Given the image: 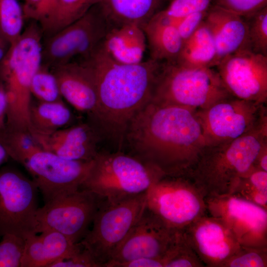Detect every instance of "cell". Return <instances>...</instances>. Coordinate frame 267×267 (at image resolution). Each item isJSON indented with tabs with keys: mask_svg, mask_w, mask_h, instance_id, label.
Returning <instances> with one entry per match:
<instances>
[{
	"mask_svg": "<svg viewBox=\"0 0 267 267\" xmlns=\"http://www.w3.org/2000/svg\"><path fill=\"white\" fill-rule=\"evenodd\" d=\"M196 111L150 101L130 121L124 143L166 176L184 175L207 145Z\"/></svg>",
	"mask_w": 267,
	"mask_h": 267,
	"instance_id": "6da1fadb",
	"label": "cell"
},
{
	"mask_svg": "<svg viewBox=\"0 0 267 267\" xmlns=\"http://www.w3.org/2000/svg\"><path fill=\"white\" fill-rule=\"evenodd\" d=\"M101 43L83 60L90 68L96 88L93 119L115 138L120 149L130 121L151 100L161 62L150 59L136 64L119 63Z\"/></svg>",
	"mask_w": 267,
	"mask_h": 267,
	"instance_id": "7a4b0ae2",
	"label": "cell"
},
{
	"mask_svg": "<svg viewBox=\"0 0 267 267\" xmlns=\"http://www.w3.org/2000/svg\"><path fill=\"white\" fill-rule=\"evenodd\" d=\"M267 143V118L232 140L207 145L184 175L212 198L231 195Z\"/></svg>",
	"mask_w": 267,
	"mask_h": 267,
	"instance_id": "3957f363",
	"label": "cell"
},
{
	"mask_svg": "<svg viewBox=\"0 0 267 267\" xmlns=\"http://www.w3.org/2000/svg\"><path fill=\"white\" fill-rule=\"evenodd\" d=\"M43 32L31 21L0 61V84L7 108L6 128L30 132V85L42 64Z\"/></svg>",
	"mask_w": 267,
	"mask_h": 267,
	"instance_id": "277c9868",
	"label": "cell"
},
{
	"mask_svg": "<svg viewBox=\"0 0 267 267\" xmlns=\"http://www.w3.org/2000/svg\"><path fill=\"white\" fill-rule=\"evenodd\" d=\"M164 176L161 170L133 155L98 152L80 188L115 203L146 193Z\"/></svg>",
	"mask_w": 267,
	"mask_h": 267,
	"instance_id": "5b68a950",
	"label": "cell"
},
{
	"mask_svg": "<svg viewBox=\"0 0 267 267\" xmlns=\"http://www.w3.org/2000/svg\"><path fill=\"white\" fill-rule=\"evenodd\" d=\"M232 96L213 68L187 67L176 62H161L150 101L199 110Z\"/></svg>",
	"mask_w": 267,
	"mask_h": 267,
	"instance_id": "8992f818",
	"label": "cell"
},
{
	"mask_svg": "<svg viewBox=\"0 0 267 267\" xmlns=\"http://www.w3.org/2000/svg\"><path fill=\"white\" fill-rule=\"evenodd\" d=\"M147 192L118 202H103L92 226L79 242L97 267H104L146 207Z\"/></svg>",
	"mask_w": 267,
	"mask_h": 267,
	"instance_id": "52a82bcc",
	"label": "cell"
},
{
	"mask_svg": "<svg viewBox=\"0 0 267 267\" xmlns=\"http://www.w3.org/2000/svg\"><path fill=\"white\" fill-rule=\"evenodd\" d=\"M112 25L98 4L83 16L54 34L43 37L42 64L49 69L89 57Z\"/></svg>",
	"mask_w": 267,
	"mask_h": 267,
	"instance_id": "ba28073f",
	"label": "cell"
},
{
	"mask_svg": "<svg viewBox=\"0 0 267 267\" xmlns=\"http://www.w3.org/2000/svg\"><path fill=\"white\" fill-rule=\"evenodd\" d=\"M104 201L93 192L82 188L56 197L38 209L35 232L55 230L78 243L87 233Z\"/></svg>",
	"mask_w": 267,
	"mask_h": 267,
	"instance_id": "9c48e42d",
	"label": "cell"
},
{
	"mask_svg": "<svg viewBox=\"0 0 267 267\" xmlns=\"http://www.w3.org/2000/svg\"><path fill=\"white\" fill-rule=\"evenodd\" d=\"M62 158L38 146L18 159L42 193L44 203L80 188L93 163Z\"/></svg>",
	"mask_w": 267,
	"mask_h": 267,
	"instance_id": "30bf717a",
	"label": "cell"
},
{
	"mask_svg": "<svg viewBox=\"0 0 267 267\" xmlns=\"http://www.w3.org/2000/svg\"><path fill=\"white\" fill-rule=\"evenodd\" d=\"M196 114L207 145L235 139L267 118L266 104L233 96L197 110Z\"/></svg>",
	"mask_w": 267,
	"mask_h": 267,
	"instance_id": "8fae6325",
	"label": "cell"
},
{
	"mask_svg": "<svg viewBox=\"0 0 267 267\" xmlns=\"http://www.w3.org/2000/svg\"><path fill=\"white\" fill-rule=\"evenodd\" d=\"M38 190L32 180L16 169L0 168V236L14 233L24 238L35 233Z\"/></svg>",
	"mask_w": 267,
	"mask_h": 267,
	"instance_id": "7c38bea8",
	"label": "cell"
},
{
	"mask_svg": "<svg viewBox=\"0 0 267 267\" xmlns=\"http://www.w3.org/2000/svg\"><path fill=\"white\" fill-rule=\"evenodd\" d=\"M216 67L232 96L267 103V56L242 49L226 56Z\"/></svg>",
	"mask_w": 267,
	"mask_h": 267,
	"instance_id": "4fadbf2b",
	"label": "cell"
},
{
	"mask_svg": "<svg viewBox=\"0 0 267 267\" xmlns=\"http://www.w3.org/2000/svg\"><path fill=\"white\" fill-rule=\"evenodd\" d=\"M164 176L147 191L146 206L169 228L178 232L198 218L201 205L194 191L180 178Z\"/></svg>",
	"mask_w": 267,
	"mask_h": 267,
	"instance_id": "5bb4252c",
	"label": "cell"
},
{
	"mask_svg": "<svg viewBox=\"0 0 267 267\" xmlns=\"http://www.w3.org/2000/svg\"><path fill=\"white\" fill-rule=\"evenodd\" d=\"M177 233L146 206L139 220L104 267L139 258L162 260L175 242Z\"/></svg>",
	"mask_w": 267,
	"mask_h": 267,
	"instance_id": "9a60e30c",
	"label": "cell"
},
{
	"mask_svg": "<svg viewBox=\"0 0 267 267\" xmlns=\"http://www.w3.org/2000/svg\"><path fill=\"white\" fill-rule=\"evenodd\" d=\"M222 207L216 215L229 229L239 243H260L266 233L267 214L262 206L230 195L219 197Z\"/></svg>",
	"mask_w": 267,
	"mask_h": 267,
	"instance_id": "2e32d148",
	"label": "cell"
},
{
	"mask_svg": "<svg viewBox=\"0 0 267 267\" xmlns=\"http://www.w3.org/2000/svg\"><path fill=\"white\" fill-rule=\"evenodd\" d=\"M55 75L62 97L77 110L94 118L97 95L92 71L84 60H75L50 69Z\"/></svg>",
	"mask_w": 267,
	"mask_h": 267,
	"instance_id": "e0dca14e",
	"label": "cell"
},
{
	"mask_svg": "<svg viewBox=\"0 0 267 267\" xmlns=\"http://www.w3.org/2000/svg\"><path fill=\"white\" fill-rule=\"evenodd\" d=\"M31 134L41 148L65 159L89 161L98 153L97 134L87 124L63 128L49 134Z\"/></svg>",
	"mask_w": 267,
	"mask_h": 267,
	"instance_id": "ac0fdd59",
	"label": "cell"
},
{
	"mask_svg": "<svg viewBox=\"0 0 267 267\" xmlns=\"http://www.w3.org/2000/svg\"><path fill=\"white\" fill-rule=\"evenodd\" d=\"M215 40V67L226 56L248 49V27L245 18L220 6L211 5L205 19Z\"/></svg>",
	"mask_w": 267,
	"mask_h": 267,
	"instance_id": "d6986e66",
	"label": "cell"
},
{
	"mask_svg": "<svg viewBox=\"0 0 267 267\" xmlns=\"http://www.w3.org/2000/svg\"><path fill=\"white\" fill-rule=\"evenodd\" d=\"M190 237L194 248L207 262L213 264L226 261L237 250L239 242L220 221L203 220L194 224Z\"/></svg>",
	"mask_w": 267,
	"mask_h": 267,
	"instance_id": "ffe728a7",
	"label": "cell"
},
{
	"mask_svg": "<svg viewBox=\"0 0 267 267\" xmlns=\"http://www.w3.org/2000/svg\"><path fill=\"white\" fill-rule=\"evenodd\" d=\"M101 44L106 53L115 61L136 64L142 61L146 39L140 26L128 24L111 27Z\"/></svg>",
	"mask_w": 267,
	"mask_h": 267,
	"instance_id": "44dd1931",
	"label": "cell"
},
{
	"mask_svg": "<svg viewBox=\"0 0 267 267\" xmlns=\"http://www.w3.org/2000/svg\"><path fill=\"white\" fill-rule=\"evenodd\" d=\"M150 59L158 62H176L183 41L177 27L162 13H156L142 27Z\"/></svg>",
	"mask_w": 267,
	"mask_h": 267,
	"instance_id": "7402d4cb",
	"label": "cell"
},
{
	"mask_svg": "<svg viewBox=\"0 0 267 267\" xmlns=\"http://www.w3.org/2000/svg\"><path fill=\"white\" fill-rule=\"evenodd\" d=\"M161 0H102L98 4L112 25L136 24L142 28L158 11Z\"/></svg>",
	"mask_w": 267,
	"mask_h": 267,
	"instance_id": "603a6c76",
	"label": "cell"
},
{
	"mask_svg": "<svg viewBox=\"0 0 267 267\" xmlns=\"http://www.w3.org/2000/svg\"><path fill=\"white\" fill-rule=\"evenodd\" d=\"M217 49L212 31L204 21L183 44L176 62L191 68H213Z\"/></svg>",
	"mask_w": 267,
	"mask_h": 267,
	"instance_id": "cb8c5ba5",
	"label": "cell"
},
{
	"mask_svg": "<svg viewBox=\"0 0 267 267\" xmlns=\"http://www.w3.org/2000/svg\"><path fill=\"white\" fill-rule=\"evenodd\" d=\"M72 118L69 108L62 100L40 101L31 104L29 121L30 133L46 135L63 128Z\"/></svg>",
	"mask_w": 267,
	"mask_h": 267,
	"instance_id": "d4e9b609",
	"label": "cell"
},
{
	"mask_svg": "<svg viewBox=\"0 0 267 267\" xmlns=\"http://www.w3.org/2000/svg\"><path fill=\"white\" fill-rule=\"evenodd\" d=\"M102 0H57L51 18L43 28V37L50 36L83 16Z\"/></svg>",
	"mask_w": 267,
	"mask_h": 267,
	"instance_id": "484cf974",
	"label": "cell"
},
{
	"mask_svg": "<svg viewBox=\"0 0 267 267\" xmlns=\"http://www.w3.org/2000/svg\"><path fill=\"white\" fill-rule=\"evenodd\" d=\"M40 233L39 236L43 243L49 263L47 267L56 261L73 256L82 249L79 243H73L67 236L58 231L47 230Z\"/></svg>",
	"mask_w": 267,
	"mask_h": 267,
	"instance_id": "4316f807",
	"label": "cell"
},
{
	"mask_svg": "<svg viewBox=\"0 0 267 267\" xmlns=\"http://www.w3.org/2000/svg\"><path fill=\"white\" fill-rule=\"evenodd\" d=\"M24 20L18 0H0V32L10 44L21 36Z\"/></svg>",
	"mask_w": 267,
	"mask_h": 267,
	"instance_id": "83f0119b",
	"label": "cell"
},
{
	"mask_svg": "<svg viewBox=\"0 0 267 267\" xmlns=\"http://www.w3.org/2000/svg\"><path fill=\"white\" fill-rule=\"evenodd\" d=\"M30 91L40 101L61 100V95L56 78L51 70L41 64L31 82Z\"/></svg>",
	"mask_w": 267,
	"mask_h": 267,
	"instance_id": "f1b7e54d",
	"label": "cell"
},
{
	"mask_svg": "<svg viewBox=\"0 0 267 267\" xmlns=\"http://www.w3.org/2000/svg\"><path fill=\"white\" fill-rule=\"evenodd\" d=\"M244 18L248 27V49L267 56V6Z\"/></svg>",
	"mask_w": 267,
	"mask_h": 267,
	"instance_id": "f546056e",
	"label": "cell"
},
{
	"mask_svg": "<svg viewBox=\"0 0 267 267\" xmlns=\"http://www.w3.org/2000/svg\"><path fill=\"white\" fill-rule=\"evenodd\" d=\"M237 190L245 192L243 195L249 197L250 201L265 206L267 202V172L253 169L240 179L233 193Z\"/></svg>",
	"mask_w": 267,
	"mask_h": 267,
	"instance_id": "4dcf8cb0",
	"label": "cell"
},
{
	"mask_svg": "<svg viewBox=\"0 0 267 267\" xmlns=\"http://www.w3.org/2000/svg\"><path fill=\"white\" fill-rule=\"evenodd\" d=\"M0 242V267H21L25 238L14 233H6Z\"/></svg>",
	"mask_w": 267,
	"mask_h": 267,
	"instance_id": "1f68e13d",
	"label": "cell"
},
{
	"mask_svg": "<svg viewBox=\"0 0 267 267\" xmlns=\"http://www.w3.org/2000/svg\"><path fill=\"white\" fill-rule=\"evenodd\" d=\"M24 238L25 244L21 267H47L49 261L39 235L31 233Z\"/></svg>",
	"mask_w": 267,
	"mask_h": 267,
	"instance_id": "d6a6232c",
	"label": "cell"
},
{
	"mask_svg": "<svg viewBox=\"0 0 267 267\" xmlns=\"http://www.w3.org/2000/svg\"><path fill=\"white\" fill-rule=\"evenodd\" d=\"M57 0H24L22 5L25 19L37 22L42 29L52 15Z\"/></svg>",
	"mask_w": 267,
	"mask_h": 267,
	"instance_id": "836d02e7",
	"label": "cell"
},
{
	"mask_svg": "<svg viewBox=\"0 0 267 267\" xmlns=\"http://www.w3.org/2000/svg\"><path fill=\"white\" fill-rule=\"evenodd\" d=\"M213 0H172L168 8L161 11L171 19H181L192 13L207 11Z\"/></svg>",
	"mask_w": 267,
	"mask_h": 267,
	"instance_id": "e575fe53",
	"label": "cell"
},
{
	"mask_svg": "<svg viewBox=\"0 0 267 267\" xmlns=\"http://www.w3.org/2000/svg\"><path fill=\"white\" fill-rule=\"evenodd\" d=\"M212 5L246 18L267 7V0H213Z\"/></svg>",
	"mask_w": 267,
	"mask_h": 267,
	"instance_id": "d590c367",
	"label": "cell"
},
{
	"mask_svg": "<svg viewBox=\"0 0 267 267\" xmlns=\"http://www.w3.org/2000/svg\"><path fill=\"white\" fill-rule=\"evenodd\" d=\"M207 11L192 13L181 19L177 28L183 42L192 35L204 21Z\"/></svg>",
	"mask_w": 267,
	"mask_h": 267,
	"instance_id": "8d00e7d4",
	"label": "cell"
},
{
	"mask_svg": "<svg viewBox=\"0 0 267 267\" xmlns=\"http://www.w3.org/2000/svg\"><path fill=\"white\" fill-rule=\"evenodd\" d=\"M49 267H97L89 254L82 248L73 256L56 261Z\"/></svg>",
	"mask_w": 267,
	"mask_h": 267,
	"instance_id": "74e56055",
	"label": "cell"
},
{
	"mask_svg": "<svg viewBox=\"0 0 267 267\" xmlns=\"http://www.w3.org/2000/svg\"><path fill=\"white\" fill-rule=\"evenodd\" d=\"M265 259L257 252H251L234 258L228 265L233 267H265Z\"/></svg>",
	"mask_w": 267,
	"mask_h": 267,
	"instance_id": "f35d334b",
	"label": "cell"
},
{
	"mask_svg": "<svg viewBox=\"0 0 267 267\" xmlns=\"http://www.w3.org/2000/svg\"><path fill=\"white\" fill-rule=\"evenodd\" d=\"M161 259L156 258H139L129 261L110 264L107 267H162Z\"/></svg>",
	"mask_w": 267,
	"mask_h": 267,
	"instance_id": "ab89813d",
	"label": "cell"
},
{
	"mask_svg": "<svg viewBox=\"0 0 267 267\" xmlns=\"http://www.w3.org/2000/svg\"><path fill=\"white\" fill-rule=\"evenodd\" d=\"M7 99L4 89L0 84V132L6 128Z\"/></svg>",
	"mask_w": 267,
	"mask_h": 267,
	"instance_id": "60d3db41",
	"label": "cell"
},
{
	"mask_svg": "<svg viewBox=\"0 0 267 267\" xmlns=\"http://www.w3.org/2000/svg\"><path fill=\"white\" fill-rule=\"evenodd\" d=\"M255 167L267 172V143L261 150L256 161Z\"/></svg>",
	"mask_w": 267,
	"mask_h": 267,
	"instance_id": "b9f144b4",
	"label": "cell"
},
{
	"mask_svg": "<svg viewBox=\"0 0 267 267\" xmlns=\"http://www.w3.org/2000/svg\"><path fill=\"white\" fill-rule=\"evenodd\" d=\"M11 44L0 32V61L8 51Z\"/></svg>",
	"mask_w": 267,
	"mask_h": 267,
	"instance_id": "7bdbcfd3",
	"label": "cell"
},
{
	"mask_svg": "<svg viewBox=\"0 0 267 267\" xmlns=\"http://www.w3.org/2000/svg\"><path fill=\"white\" fill-rule=\"evenodd\" d=\"M10 158L5 148L0 142V166L7 162Z\"/></svg>",
	"mask_w": 267,
	"mask_h": 267,
	"instance_id": "ee69618b",
	"label": "cell"
}]
</instances>
